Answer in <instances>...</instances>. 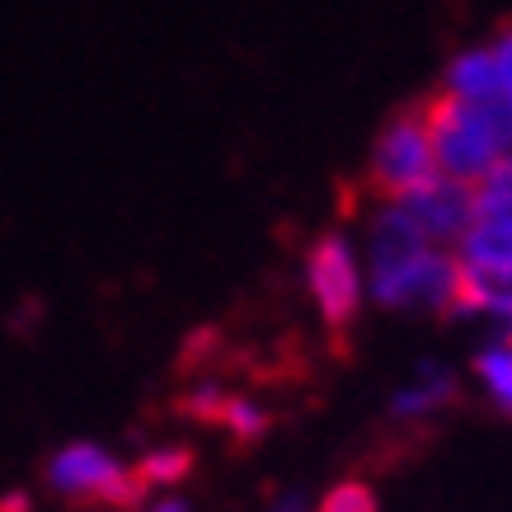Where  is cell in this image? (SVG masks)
<instances>
[{
    "label": "cell",
    "instance_id": "cell-10",
    "mask_svg": "<svg viewBox=\"0 0 512 512\" xmlns=\"http://www.w3.org/2000/svg\"><path fill=\"white\" fill-rule=\"evenodd\" d=\"M470 372H475V386L489 400V409L512 419V334H494L484 343L470 362Z\"/></svg>",
    "mask_w": 512,
    "mask_h": 512
},
{
    "label": "cell",
    "instance_id": "cell-2",
    "mask_svg": "<svg viewBox=\"0 0 512 512\" xmlns=\"http://www.w3.org/2000/svg\"><path fill=\"white\" fill-rule=\"evenodd\" d=\"M437 170L480 188L512 156V109L503 99H451L437 94L423 109Z\"/></svg>",
    "mask_w": 512,
    "mask_h": 512
},
{
    "label": "cell",
    "instance_id": "cell-14",
    "mask_svg": "<svg viewBox=\"0 0 512 512\" xmlns=\"http://www.w3.org/2000/svg\"><path fill=\"white\" fill-rule=\"evenodd\" d=\"M480 212L512 221V156L503 160V165H498V170L480 184Z\"/></svg>",
    "mask_w": 512,
    "mask_h": 512
},
{
    "label": "cell",
    "instance_id": "cell-12",
    "mask_svg": "<svg viewBox=\"0 0 512 512\" xmlns=\"http://www.w3.org/2000/svg\"><path fill=\"white\" fill-rule=\"evenodd\" d=\"M268 423L273 419H268V409L259 400H249V395H226L217 428H226L235 442H259V437L268 433Z\"/></svg>",
    "mask_w": 512,
    "mask_h": 512
},
{
    "label": "cell",
    "instance_id": "cell-18",
    "mask_svg": "<svg viewBox=\"0 0 512 512\" xmlns=\"http://www.w3.org/2000/svg\"><path fill=\"white\" fill-rule=\"evenodd\" d=\"M0 512H29V498H24V494H10V498H0Z\"/></svg>",
    "mask_w": 512,
    "mask_h": 512
},
{
    "label": "cell",
    "instance_id": "cell-5",
    "mask_svg": "<svg viewBox=\"0 0 512 512\" xmlns=\"http://www.w3.org/2000/svg\"><path fill=\"white\" fill-rule=\"evenodd\" d=\"M306 292L329 329H348L367 301V268L362 249L343 231H325L306 249Z\"/></svg>",
    "mask_w": 512,
    "mask_h": 512
},
{
    "label": "cell",
    "instance_id": "cell-13",
    "mask_svg": "<svg viewBox=\"0 0 512 512\" xmlns=\"http://www.w3.org/2000/svg\"><path fill=\"white\" fill-rule=\"evenodd\" d=\"M315 512H381L372 484L362 480H339L334 489H325V498L315 503Z\"/></svg>",
    "mask_w": 512,
    "mask_h": 512
},
{
    "label": "cell",
    "instance_id": "cell-6",
    "mask_svg": "<svg viewBox=\"0 0 512 512\" xmlns=\"http://www.w3.org/2000/svg\"><path fill=\"white\" fill-rule=\"evenodd\" d=\"M400 207L414 217V226H419L433 245L456 249L470 235L475 217H480V188H470V184H461V179L437 174L433 184H423L419 193H409Z\"/></svg>",
    "mask_w": 512,
    "mask_h": 512
},
{
    "label": "cell",
    "instance_id": "cell-8",
    "mask_svg": "<svg viewBox=\"0 0 512 512\" xmlns=\"http://www.w3.org/2000/svg\"><path fill=\"white\" fill-rule=\"evenodd\" d=\"M456 400V372L442 362H419L414 376L390 395V419L400 423H428Z\"/></svg>",
    "mask_w": 512,
    "mask_h": 512
},
{
    "label": "cell",
    "instance_id": "cell-16",
    "mask_svg": "<svg viewBox=\"0 0 512 512\" xmlns=\"http://www.w3.org/2000/svg\"><path fill=\"white\" fill-rule=\"evenodd\" d=\"M268 512H315V503L306 494H296V489H282V494H273Z\"/></svg>",
    "mask_w": 512,
    "mask_h": 512
},
{
    "label": "cell",
    "instance_id": "cell-1",
    "mask_svg": "<svg viewBox=\"0 0 512 512\" xmlns=\"http://www.w3.org/2000/svg\"><path fill=\"white\" fill-rule=\"evenodd\" d=\"M367 301L386 311L447 315L461 306V264L456 249L433 245L400 202H381L362 235Z\"/></svg>",
    "mask_w": 512,
    "mask_h": 512
},
{
    "label": "cell",
    "instance_id": "cell-9",
    "mask_svg": "<svg viewBox=\"0 0 512 512\" xmlns=\"http://www.w3.org/2000/svg\"><path fill=\"white\" fill-rule=\"evenodd\" d=\"M442 94L451 99H498V62L494 47H466L447 62V76H442Z\"/></svg>",
    "mask_w": 512,
    "mask_h": 512
},
{
    "label": "cell",
    "instance_id": "cell-3",
    "mask_svg": "<svg viewBox=\"0 0 512 512\" xmlns=\"http://www.w3.org/2000/svg\"><path fill=\"white\" fill-rule=\"evenodd\" d=\"M47 489L66 503H104L113 512H141L151 503V489L141 484L132 466H123L113 451L99 442H71V447L52 451V461L43 470Z\"/></svg>",
    "mask_w": 512,
    "mask_h": 512
},
{
    "label": "cell",
    "instance_id": "cell-4",
    "mask_svg": "<svg viewBox=\"0 0 512 512\" xmlns=\"http://www.w3.org/2000/svg\"><path fill=\"white\" fill-rule=\"evenodd\" d=\"M367 179L381 193V202H404L409 193H419L423 184H433L437 174V156H433V137H428V118L423 109L414 113H395L381 137L372 146V165Z\"/></svg>",
    "mask_w": 512,
    "mask_h": 512
},
{
    "label": "cell",
    "instance_id": "cell-7",
    "mask_svg": "<svg viewBox=\"0 0 512 512\" xmlns=\"http://www.w3.org/2000/svg\"><path fill=\"white\" fill-rule=\"evenodd\" d=\"M461 264V315H475L494 334H512V259H456Z\"/></svg>",
    "mask_w": 512,
    "mask_h": 512
},
{
    "label": "cell",
    "instance_id": "cell-11",
    "mask_svg": "<svg viewBox=\"0 0 512 512\" xmlns=\"http://www.w3.org/2000/svg\"><path fill=\"white\" fill-rule=\"evenodd\" d=\"M132 470L141 475L146 489H170V484H179L188 470H193V451L188 447H156V451H146Z\"/></svg>",
    "mask_w": 512,
    "mask_h": 512
},
{
    "label": "cell",
    "instance_id": "cell-15",
    "mask_svg": "<svg viewBox=\"0 0 512 512\" xmlns=\"http://www.w3.org/2000/svg\"><path fill=\"white\" fill-rule=\"evenodd\" d=\"M489 47H494V62H498V99L512 109V24Z\"/></svg>",
    "mask_w": 512,
    "mask_h": 512
},
{
    "label": "cell",
    "instance_id": "cell-17",
    "mask_svg": "<svg viewBox=\"0 0 512 512\" xmlns=\"http://www.w3.org/2000/svg\"><path fill=\"white\" fill-rule=\"evenodd\" d=\"M141 512H193L184 503V498H174V494H165V498H151V503H146V508Z\"/></svg>",
    "mask_w": 512,
    "mask_h": 512
}]
</instances>
